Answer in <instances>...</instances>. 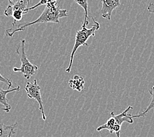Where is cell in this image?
Returning <instances> with one entry per match:
<instances>
[{"label":"cell","instance_id":"6da1fadb","mask_svg":"<svg viewBox=\"0 0 154 137\" xmlns=\"http://www.w3.org/2000/svg\"><path fill=\"white\" fill-rule=\"evenodd\" d=\"M68 17L66 9H62L58 6L46 5L43 12L38 18L30 23H23L17 25V28H11L5 31V34L9 37H13L17 32L24 31L26 28L35 24L47 23H59L60 18Z\"/></svg>","mask_w":154,"mask_h":137},{"label":"cell","instance_id":"7a4b0ae2","mask_svg":"<svg viewBox=\"0 0 154 137\" xmlns=\"http://www.w3.org/2000/svg\"><path fill=\"white\" fill-rule=\"evenodd\" d=\"M92 19L94 23L92 27L91 28H87V26L88 24L83 23L82 27V29L76 32L75 44L70 55V61H69V64L68 68L66 69V73H69L71 71L73 61H74V55L76 52L77 50H78L80 46H89L88 44L87 43L88 39L91 38V37H94L95 32L100 28V24H99V23L95 21L93 17H92Z\"/></svg>","mask_w":154,"mask_h":137},{"label":"cell","instance_id":"3957f363","mask_svg":"<svg viewBox=\"0 0 154 137\" xmlns=\"http://www.w3.org/2000/svg\"><path fill=\"white\" fill-rule=\"evenodd\" d=\"M133 109L131 106H128L127 109H125L122 113L115 116L114 112H112L110 113V117L109 118L106 123L102 125L97 129V131L100 132L104 129L108 130L109 132L116 133L117 137H120V132L122 125L124 122H127L128 123H133V117L131 114H128L130 109Z\"/></svg>","mask_w":154,"mask_h":137},{"label":"cell","instance_id":"277c9868","mask_svg":"<svg viewBox=\"0 0 154 137\" xmlns=\"http://www.w3.org/2000/svg\"><path fill=\"white\" fill-rule=\"evenodd\" d=\"M25 39H21L20 44L17 46L16 49V53L19 55L21 61V67L20 68L14 67V72H20L23 74L26 79H30V78L34 76L36 71H38V67L35 65H33L30 62L26 54L25 51Z\"/></svg>","mask_w":154,"mask_h":137},{"label":"cell","instance_id":"5b68a950","mask_svg":"<svg viewBox=\"0 0 154 137\" xmlns=\"http://www.w3.org/2000/svg\"><path fill=\"white\" fill-rule=\"evenodd\" d=\"M31 0H19L16 3L9 4L5 9L4 15L7 17H12L13 18V23L12 28L15 27L17 21H20L23 18V15L26 14L29 8Z\"/></svg>","mask_w":154,"mask_h":137},{"label":"cell","instance_id":"8992f818","mask_svg":"<svg viewBox=\"0 0 154 137\" xmlns=\"http://www.w3.org/2000/svg\"><path fill=\"white\" fill-rule=\"evenodd\" d=\"M25 90L26 92L28 98L34 99L35 100L38 102L39 106V109L42 115V119L44 121H45L47 117L45 112H44L43 100L41 95V87H40L39 84H38L36 79H34L33 83L28 82L26 86H25Z\"/></svg>","mask_w":154,"mask_h":137},{"label":"cell","instance_id":"52a82bcc","mask_svg":"<svg viewBox=\"0 0 154 137\" xmlns=\"http://www.w3.org/2000/svg\"><path fill=\"white\" fill-rule=\"evenodd\" d=\"M102 7L101 16L108 20L111 19L113 11L121 5V0H101Z\"/></svg>","mask_w":154,"mask_h":137},{"label":"cell","instance_id":"ba28073f","mask_svg":"<svg viewBox=\"0 0 154 137\" xmlns=\"http://www.w3.org/2000/svg\"><path fill=\"white\" fill-rule=\"evenodd\" d=\"M20 89V87L18 86L17 87L13 88L12 89H7L4 90L3 88H0V104H2L3 107L2 109L5 111V112L9 113V111L11 109V106H10L9 103H8L9 99L7 98V95L10 92H12L14 91H19Z\"/></svg>","mask_w":154,"mask_h":137},{"label":"cell","instance_id":"9c48e42d","mask_svg":"<svg viewBox=\"0 0 154 137\" xmlns=\"http://www.w3.org/2000/svg\"><path fill=\"white\" fill-rule=\"evenodd\" d=\"M68 84L73 90H75L78 92H82L85 88V86H84L85 80L83 78L77 75L73 77L72 79L69 80Z\"/></svg>","mask_w":154,"mask_h":137},{"label":"cell","instance_id":"30bf717a","mask_svg":"<svg viewBox=\"0 0 154 137\" xmlns=\"http://www.w3.org/2000/svg\"><path fill=\"white\" fill-rule=\"evenodd\" d=\"M17 123L7 125L0 123V137H11L16 133Z\"/></svg>","mask_w":154,"mask_h":137},{"label":"cell","instance_id":"8fae6325","mask_svg":"<svg viewBox=\"0 0 154 137\" xmlns=\"http://www.w3.org/2000/svg\"><path fill=\"white\" fill-rule=\"evenodd\" d=\"M149 93L152 96V99L151 102H150L149 106H148L147 108H146L144 112H142V113H138L137 115H135V116H133V118H137V117H145L150 110L154 108V86H153V87L151 88V89L149 90Z\"/></svg>","mask_w":154,"mask_h":137},{"label":"cell","instance_id":"7c38bea8","mask_svg":"<svg viewBox=\"0 0 154 137\" xmlns=\"http://www.w3.org/2000/svg\"><path fill=\"white\" fill-rule=\"evenodd\" d=\"M74 1L78 3L79 5L85 11V19H84V22L87 24H89V21H88V3L87 0H74Z\"/></svg>","mask_w":154,"mask_h":137},{"label":"cell","instance_id":"4fadbf2b","mask_svg":"<svg viewBox=\"0 0 154 137\" xmlns=\"http://www.w3.org/2000/svg\"><path fill=\"white\" fill-rule=\"evenodd\" d=\"M57 0H40V2L36 4L35 5L33 6L32 7H29L28 11H30L32 9H34L36 7H38L42 5H46L49 6H57Z\"/></svg>","mask_w":154,"mask_h":137},{"label":"cell","instance_id":"5bb4252c","mask_svg":"<svg viewBox=\"0 0 154 137\" xmlns=\"http://www.w3.org/2000/svg\"><path fill=\"white\" fill-rule=\"evenodd\" d=\"M0 82L3 83H5V84H7V86H8L9 89H10L11 87H12V85H13L12 80H11L10 79H8V78L3 77L1 75V74H0Z\"/></svg>","mask_w":154,"mask_h":137},{"label":"cell","instance_id":"9a60e30c","mask_svg":"<svg viewBox=\"0 0 154 137\" xmlns=\"http://www.w3.org/2000/svg\"><path fill=\"white\" fill-rule=\"evenodd\" d=\"M148 10L149 13L154 14V3H150L148 6Z\"/></svg>","mask_w":154,"mask_h":137},{"label":"cell","instance_id":"2e32d148","mask_svg":"<svg viewBox=\"0 0 154 137\" xmlns=\"http://www.w3.org/2000/svg\"><path fill=\"white\" fill-rule=\"evenodd\" d=\"M9 2V4H12V3H13V1L14 0H7Z\"/></svg>","mask_w":154,"mask_h":137}]
</instances>
